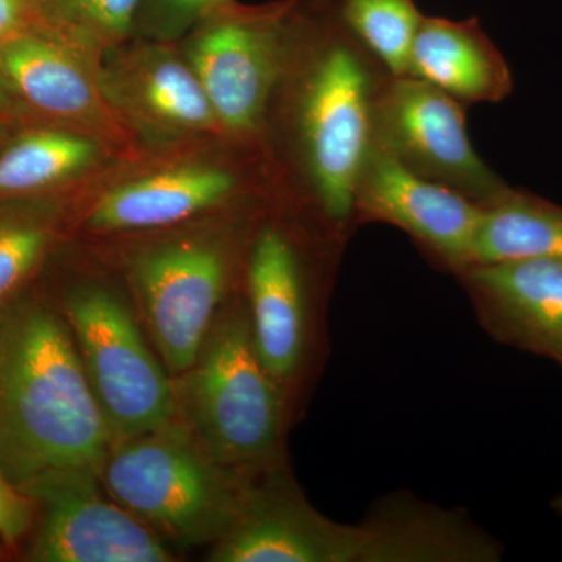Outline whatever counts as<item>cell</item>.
<instances>
[{"label": "cell", "mask_w": 562, "mask_h": 562, "mask_svg": "<svg viewBox=\"0 0 562 562\" xmlns=\"http://www.w3.org/2000/svg\"><path fill=\"white\" fill-rule=\"evenodd\" d=\"M32 18L31 0H0V41L25 31Z\"/></svg>", "instance_id": "24"}, {"label": "cell", "mask_w": 562, "mask_h": 562, "mask_svg": "<svg viewBox=\"0 0 562 562\" xmlns=\"http://www.w3.org/2000/svg\"><path fill=\"white\" fill-rule=\"evenodd\" d=\"M532 258L562 261V210L509 191L483 209L475 265Z\"/></svg>", "instance_id": "16"}, {"label": "cell", "mask_w": 562, "mask_h": 562, "mask_svg": "<svg viewBox=\"0 0 562 562\" xmlns=\"http://www.w3.org/2000/svg\"><path fill=\"white\" fill-rule=\"evenodd\" d=\"M184 373V413L214 461L239 472L280 462L288 397L255 347L247 308L216 317Z\"/></svg>", "instance_id": "2"}, {"label": "cell", "mask_w": 562, "mask_h": 562, "mask_svg": "<svg viewBox=\"0 0 562 562\" xmlns=\"http://www.w3.org/2000/svg\"><path fill=\"white\" fill-rule=\"evenodd\" d=\"M484 330L562 366V261L484 262L458 273Z\"/></svg>", "instance_id": "12"}, {"label": "cell", "mask_w": 562, "mask_h": 562, "mask_svg": "<svg viewBox=\"0 0 562 562\" xmlns=\"http://www.w3.org/2000/svg\"><path fill=\"white\" fill-rule=\"evenodd\" d=\"M250 473L224 468L172 422L122 439L101 469L114 501L181 543L216 542L227 531Z\"/></svg>", "instance_id": "3"}, {"label": "cell", "mask_w": 562, "mask_h": 562, "mask_svg": "<svg viewBox=\"0 0 562 562\" xmlns=\"http://www.w3.org/2000/svg\"><path fill=\"white\" fill-rule=\"evenodd\" d=\"M99 472L60 469L21 487L41 508L31 560L38 562H168L149 525L99 490Z\"/></svg>", "instance_id": "7"}, {"label": "cell", "mask_w": 562, "mask_h": 562, "mask_svg": "<svg viewBox=\"0 0 562 562\" xmlns=\"http://www.w3.org/2000/svg\"><path fill=\"white\" fill-rule=\"evenodd\" d=\"M0 132H2V125H0Z\"/></svg>", "instance_id": "27"}, {"label": "cell", "mask_w": 562, "mask_h": 562, "mask_svg": "<svg viewBox=\"0 0 562 562\" xmlns=\"http://www.w3.org/2000/svg\"><path fill=\"white\" fill-rule=\"evenodd\" d=\"M554 508L558 509L562 514V495L560 498H558L557 503H554Z\"/></svg>", "instance_id": "26"}, {"label": "cell", "mask_w": 562, "mask_h": 562, "mask_svg": "<svg viewBox=\"0 0 562 562\" xmlns=\"http://www.w3.org/2000/svg\"><path fill=\"white\" fill-rule=\"evenodd\" d=\"M375 63L339 18L303 87L299 128L306 169L322 213L339 235L357 227L355 195L373 146V106L390 76H380Z\"/></svg>", "instance_id": "4"}, {"label": "cell", "mask_w": 562, "mask_h": 562, "mask_svg": "<svg viewBox=\"0 0 562 562\" xmlns=\"http://www.w3.org/2000/svg\"><path fill=\"white\" fill-rule=\"evenodd\" d=\"M98 147L83 136L66 132L25 133L0 151V195H24L49 190L83 171Z\"/></svg>", "instance_id": "17"}, {"label": "cell", "mask_w": 562, "mask_h": 562, "mask_svg": "<svg viewBox=\"0 0 562 562\" xmlns=\"http://www.w3.org/2000/svg\"><path fill=\"white\" fill-rule=\"evenodd\" d=\"M483 206L422 179L373 143L355 195L357 225L384 222L408 233L438 266L458 276L475 265Z\"/></svg>", "instance_id": "10"}, {"label": "cell", "mask_w": 562, "mask_h": 562, "mask_svg": "<svg viewBox=\"0 0 562 562\" xmlns=\"http://www.w3.org/2000/svg\"><path fill=\"white\" fill-rule=\"evenodd\" d=\"M0 65L11 88L36 110L65 120L94 111V91L80 66L60 44L22 31L0 41Z\"/></svg>", "instance_id": "15"}, {"label": "cell", "mask_w": 562, "mask_h": 562, "mask_svg": "<svg viewBox=\"0 0 562 562\" xmlns=\"http://www.w3.org/2000/svg\"><path fill=\"white\" fill-rule=\"evenodd\" d=\"M155 347L172 373L190 371L231 279L222 244L184 238L144 251L133 266Z\"/></svg>", "instance_id": "9"}, {"label": "cell", "mask_w": 562, "mask_h": 562, "mask_svg": "<svg viewBox=\"0 0 562 562\" xmlns=\"http://www.w3.org/2000/svg\"><path fill=\"white\" fill-rule=\"evenodd\" d=\"M13 88H11L2 65H0V111L10 109L11 103H13Z\"/></svg>", "instance_id": "25"}, {"label": "cell", "mask_w": 562, "mask_h": 562, "mask_svg": "<svg viewBox=\"0 0 562 562\" xmlns=\"http://www.w3.org/2000/svg\"><path fill=\"white\" fill-rule=\"evenodd\" d=\"M235 187V177L217 168L155 173L103 195L91 211L90 224L105 232L165 227L217 205Z\"/></svg>", "instance_id": "14"}, {"label": "cell", "mask_w": 562, "mask_h": 562, "mask_svg": "<svg viewBox=\"0 0 562 562\" xmlns=\"http://www.w3.org/2000/svg\"><path fill=\"white\" fill-rule=\"evenodd\" d=\"M373 143L416 176L483 209L512 191L473 149L464 105L416 77L383 80L373 106Z\"/></svg>", "instance_id": "6"}, {"label": "cell", "mask_w": 562, "mask_h": 562, "mask_svg": "<svg viewBox=\"0 0 562 562\" xmlns=\"http://www.w3.org/2000/svg\"><path fill=\"white\" fill-rule=\"evenodd\" d=\"M113 432L68 322L40 303L0 316V469L16 487L60 469L101 473Z\"/></svg>", "instance_id": "1"}, {"label": "cell", "mask_w": 562, "mask_h": 562, "mask_svg": "<svg viewBox=\"0 0 562 562\" xmlns=\"http://www.w3.org/2000/svg\"><path fill=\"white\" fill-rule=\"evenodd\" d=\"M232 0H154L155 10L162 20L173 27L213 16L214 13L232 5Z\"/></svg>", "instance_id": "23"}, {"label": "cell", "mask_w": 562, "mask_h": 562, "mask_svg": "<svg viewBox=\"0 0 562 562\" xmlns=\"http://www.w3.org/2000/svg\"><path fill=\"white\" fill-rule=\"evenodd\" d=\"M351 35L392 77L409 74V57L424 14L416 0H333Z\"/></svg>", "instance_id": "18"}, {"label": "cell", "mask_w": 562, "mask_h": 562, "mask_svg": "<svg viewBox=\"0 0 562 562\" xmlns=\"http://www.w3.org/2000/svg\"><path fill=\"white\" fill-rule=\"evenodd\" d=\"M292 5L246 11L225 7L192 40L190 66L216 121L233 133H254L265 120L283 66Z\"/></svg>", "instance_id": "8"}, {"label": "cell", "mask_w": 562, "mask_h": 562, "mask_svg": "<svg viewBox=\"0 0 562 562\" xmlns=\"http://www.w3.org/2000/svg\"><path fill=\"white\" fill-rule=\"evenodd\" d=\"M247 297L255 347L288 397L312 346V306L301 255L276 225L261 228L251 243Z\"/></svg>", "instance_id": "11"}, {"label": "cell", "mask_w": 562, "mask_h": 562, "mask_svg": "<svg viewBox=\"0 0 562 562\" xmlns=\"http://www.w3.org/2000/svg\"><path fill=\"white\" fill-rule=\"evenodd\" d=\"M66 319L113 436L122 441L171 424L176 390L116 294L80 288L66 299Z\"/></svg>", "instance_id": "5"}, {"label": "cell", "mask_w": 562, "mask_h": 562, "mask_svg": "<svg viewBox=\"0 0 562 562\" xmlns=\"http://www.w3.org/2000/svg\"><path fill=\"white\" fill-rule=\"evenodd\" d=\"M33 502L14 486L0 469V539L7 543L20 541L32 527Z\"/></svg>", "instance_id": "22"}, {"label": "cell", "mask_w": 562, "mask_h": 562, "mask_svg": "<svg viewBox=\"0 0 562 562\" xmlns=\"http://www.w3.org/2000/svg\"><path fill=\"white\" fill-rule=\"evenodd\" d=\"M143 3L144 0H31L36 20L98 43L124 38Z\"/></svg>", "instance_id": "20"}, {"label": "cell", "mask_w": 562, "mask_h": 562, "mask_svg": "<svg viewBox=\"0 0 562 562\" xmlns=\"http://www.w3.org/2000/svg\"><path fill=\"white\" fill-rule=\"evenodd\" d=\"M49 244L46 228L0 221V305L27 279Z\"/></svg>", "instance_id": "21"}, {"label": "cell", "mask_w": 562, "mask_h": 562, "mask_svg": "<svg viewBox=\"0 0 562 562\" xmlns=\"http://www.w3.org/2000/svg\"><path fill=\"white\" fill-rule=\"evenodd\" d=\"M408 76L427 81L462 105L497 103L512 91L508 66L475 18H422Z\"/></svg>", "instance_id": "13"}, {"label": "cell", "mask_w": 562, "mask_h": 562, "mask_svg": "<svg viewBox=\"0 0 562 562\" xmlns=\"http://www.w3.org/2000/svg\"><path fill=\"white\" fill-rule=\"evenodd\" d=\"M140 95L150 113L166 124L194 131L217 124L201 80L183 63H155L140 79Z\"/></svg>", "instance_id": "19"}]
</instances>
